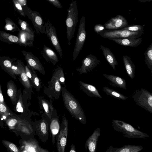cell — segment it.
Returning <instances> with one entry per match:
<instances>
[{
  "label": "cell",
  "mask_w": 152,
  "mask_h": 152,
  "mask_svg": "<svg viewBox=\"0 0 152 152\" xmlns=\"http://www.w3.org/2000/svg\"><path fill=\"white\" fill-rule=\"evenodd\" d=\"M0 103L5 104L4 100L1 85H0Z\"/></svg>",
  "instance_id": "f6af8a7d"
},
{
  "label": "cell",
  "mask_w": 152,
  "mask_h": 152,
  "mask_svg": "<svg viewBox=\"0 0 152 152\" xmlns=\"http://www.w3.org/2000/svg\"><path fill=\"white\" fill-rule=\"evenodd\" d=\"M12 2L18 12L23 17H25L26 15L24 13L23 8L17 0H13Z\"/></svg>",
  "instance_id": "ab89813d"
},
{
  "label": "cell",
  "mask_w": 152,
  "mask_h": 152,
  "mask_svg": "<svg viewBox=\"0 0 152 152\" xmlns=\"http://www.w3.org/2000/svg\"><path fill=\"white\" fill-rule=\"evenodd\" d=\"M143 148V147L141 145H127L118 148L111 145L105 152H139Z\"/></svg>",
  "instance_id": "ac0fdd59"
},
{
  "label": "cell",
  "mask_w": 152,
  "mask_h": 152,
  "mask_svg": "<svg viewBox=\"0 0 152 152\" xmlns=\"http://www.w3.org/2000/svg\"><path fill=\"white\" fill-rule=\"evenodd\" d=\"M112 126L114 130L121 133L126 137L145 139L150 137L146 133L137 129L130 124L122 121L113 120Z\"/></svg>",
  "instance_id": "3957f363"
},
{
  "label": "cell",
  "mask_w": 152,
  "mask_h": 152,
  "mask_svg": "<svg viewBox=\"0 0 152 152\" xmlns=\"http://www.w3.org/2000/svg\"><path fill=\"white\" fill-rule=\"evenodd\" d=\"M16 60V58H11L7 56L0 57V65L1 68L12 78L15 79H16V76L12 72V67Z\"/></svg>",
  "instance_id": "d6986e66"
},
{
  "label": "cell",
  "mask_w": 152,
  "mask_h": 152,
  "mask_svg": "<svg viewBox=\"0 0 152 152\" xmlns=\"http://www.w3.org/2000/svg\"><path fill=\"white\" fill-rule=\"evenodd\" d=\"M79 83L80 90L89 96L102 98L98 91L94 86L80 81H79Z\"/></svg>",
  "instance_id": "ffe728a7"
},
{
  "label": "cell",
  "mask_w": 152,
  "mask_h": 152,
  "mask_svg": "<svg viewBox=\"0 0 152 152\" xmlns=\"http://www.w3.org/2000/svg\"><path fill=\"white\" fill-rule=\"evenodd\" d=\"M36 135L43 142L45 143L48 140L49 135L48 124L46 120L42 119L33 128Z\"/></svg>",
  "instance_id": "9a60e30c"
},
{
  "label": "cell",
  "mask_w": 152,
  "mask_h": 152,
  "mask_svg": "<svg viewBox=\"0 0 152 152\" xmlns=\"http://www.w3.org/2000/svg\"><path fill=\"white\" fill-rule=\"evenodd\" d=\"M5 21L6 24L4 28L6 30L12 32H19L21 30L13 21L10 18H7L5 20Z\"/></svg>",
  "instance_id": "1f68e13d"
},
{
  "label": "cell",
  "mask_w": 152,
  "mask_h": 152,
  "mask_svg": "<svg viewBox=\"0 0 152 152\" xmlns=\"http://www.w3.org/2000/svg\"><path fill=\"white\" fill-rule=\"evenodd\" d=\"M140 2H145L151 1H152V0H139Z\"/></svg>",
  "instance_id": "681fc988"
},
{
  "label": "cell",
  "mask_w": 152,
  "mask_h": 152,
  "mask_svg": "<svg viewBox=\"0 0 152 152\" xmlns=\"http://www.w3.org/2000/svg\"><path fill=\"white\" fill-rule=\"evenodd\" d=\"M69 152H77L76 151L75 146L74 144H72L70 146Z\"/></svg>",
  "instance_id": "7dc6e473"
},
{
  "label": "cell",
  "mask_w": 152,
  "mask_h": 152,
  "mask_svg": "<svg viewBox=\"0 0 152 152\" xmlns=\"http://www.w3.org/2000/svg\"><path fill=\"white\" fill-rule=\"evenodd\" d=\"M103 75L110 81V84L112 86L125 90L126 89V83L124 79L112 75L104 74Z\"/></svg>",
  "instance_id": "603a6c76"
},
{
  "label": "cell",
  "mask_w": 152,
  "mask_h": 152,
  "mask_svg": "<svg viewBox=\"0 0 152 152\" xmlns=\"http://www.w3.org/2000/svg\"><path fill=\"white\" fill-rule=\"evenodd\" d=\"M9 111L5 104L0 103V115L1 117L5 115L8 117L9 114Z\"/></svg>",
  "instance_id": "60d3db41"
},
{
  "label": "cell",
  "mask_w": 152,
  "mask_h": 152,
  "mask_svg": "<svg viewBox=\"0 0 152 152\" xmlns=\"http://www.w3.org/2000/svg\"><path fill=\"white\" fill-rule=\"evenodd\" d=\"M49 3L52 4L55 7L58 8H61L62 7L60 2L58 0H46Z\"/></svg>",
  "instance_id": "ee69618b"
},
{
  "label": "cell",
  "mask_w": 152,
  "mask_h": 152,
  "mask_svg": "<svg viewBox=\"0 0 152 152\" xmlns=\"http://www.w3.org/2000/svg\"><path fill=\"white\" fill-rule=\"evenodd\" d=\"M43 57L48 62H50L53 65L58 61V59L56 53L50 48L44 45L42 51Z\"/></svg>",
  "instance_id": "cb8c5ba5"
},
{
  "label": "cell",
  "mask_w": 152,
  "mask_h": 152,
  "mask_svg": "<svg viewBox=\"0 0 152 152\" xmlns=\"http://www.w3.org/2000/svg\"><path fill=\"white\" fill-rule=\"evenodd\" d=\"M46 34L52 45L59 54L61 58L63 57L62 49L59 41L55 27L48 19L44 21Z\"/></svg>",
  "instance_id": "30bf717a"
},
{
  "label": "cell",
  "mask_w": 152,
  "mask_h": 152,
  "mask_svg": "<svg viewBox=\"0 0 152 152\" xmlns=\"http://www.w3.org/2000/svg\"><path fill=\"white\" fill-rule=\"evenodd\" d=\"M78 14L76 1L73 0L70 4L66 21L67 38L69 45H71V40L74 37V34L78 22Z\"/></svg>",
  "instance_id": "277c9868"
},
{
  "label": "cell",
  "mask_w": 152,
  "mask_h": 152,
  "mask_svg": "<svg viewBox=\"0 0 152 152\" xmlns=\"http://www.w3.org/2000/svg\"><path fill=\"white\" fill-rule=\"evenodd\" d=\"M19 120V119L15 118L9 117L7 118L5 122L9 129L12 130L17 125Z\"/></svg>",
  "instance_id": "8d00e7d4"
},
{
  "label": "cell",
  "mask_w": 152,
  "mask_h": 152,
  "mask_svg": "<svg viewBox=\"0 0 152 152\" xmlns=\"http://www.w3.org/2000/svg\"><path fill=\"white\" fill-rule=\"evenodd\" d=\"M128 26V22L124 16L118 15L111 18L104 25L106 29L108 30H118Z\"/></svg>",
  "instance_id": "5bb4252c"
},
{
  "label": "cell",
  "mask_w": 152,
  "mask_h": 152,
  "mask_svg": "<svg viewBox=\"0 0 152 152\" xmlns=\"http://www.w3.org/2000/svg\"><path fill=\"white\" fill-rule=\"evenodd\" d=\"M7 94L14 105L16 104L18 97V91L17 87L14 83L10 80L7 84Z\"/></svg>",
  "instance_id": "484cf974"
},
{
  "label": "cell",
  "mask_w": 152,
  "mask_h": 152,
  "mask_svg": "<svg viewBox=\"0 0 152 152\" xmlns=\"http://www.w3.org/2000/svg\"><path fill=\"white\" fill-rule=\"evenodd\" d=\"M85 16H83L80 21L73 52V60H75L78 56L84 45L86 37L85 30Z\"/></svg>",
  "instance_id": "ba28073f"
},
{
  "label": "cell",
  "mask_w": 152,
  "mask_h": 152,
  "mask_svg": "<svg viewBox=\"0 0 152 152\" xmlns=\"http://www.w3.org/2000/svg\"><path fill=\"white\" fill-rule=\"evenodd\" d=\"M0 40L9 44L15 43L21 46L18 37L3 31H0Z\"/></svg>",
  "instance_id": "83f0119b"
},
{
  "label": "cell",
  "mask_w": 152,
  "mask_h": 152,
  "mask_svg": "<svg viewBox=\"0 0 152 152\" xmlns=\"http://www.w3.org/2000/svg\"><path fill=\"white\" fill-rule=\"evenodd\" d=\"M65 79L62 68L58 67L56 69L53 75L48 87L44 89V92L49 96L59 98L61 92V84L64 85Z\"/></svg>",
  "instance_id": "7a4b0ae2"
},
{
  "label": "cell",
  "mask_w": 152,
  "mask_h": 152,
  "mask_svg": "<svg viewBox=\"0 0 152 152\" xmlns=\"http://www.w3.org/2000/svg\"><path fill=\"white\" fill-rule=\"evenodd\" d=\"M132 97L136 104L152 113V93L143 88L136 89Z\"/></svg>",
  "instance_id": "5b68a950"
},
{
  "label": "cell",
  "mask_w": 152,
  "mask_h": 152,
  "mask_svg": "<svg viewBox=\"0 0 152 152\" xmlns=\"http://www.w3.org/2000/svg\"><path fill=\"white\" fill-rule=\"evenodd\" d=\"M121 29L128 30L132 32L143 31H144L143 26L139 25L127 26Z\"/></svg>",
  "instance_id": "74e56055"
},
{
  "label": "cell",
  "mask_w": 152,
  "mask_h": 152,
  "mask_svg": "<svg viewBox=\"0 0 152 152\" xmlns=\"http://www.w3.org/2000/svg\"><path fill=\"white\" fill-rule=\"evenodd\" d=\"M18 23L22 30L34 36V32L29 24L26 21L18 18Z\"/></svg>",
  "instance_id": "e575fe53"
},
{
  "label": "cell",
  "mask_w": 152,
  "mask_h": 152,
  "mask_svg": "<svg viewBox=\"0 0 152 152\" xmlns=\"http://www.w3.org/2000/svg\"><path fill=\"white\" fill-rule=\"evenodd\" d=\"M51 121L50 129L52 136V143L54 145L56 136L60 131V126L58 119L54 118L52 119Z\"/></svg>",
  "instance_id": "f1b7e54d"
},
{
  "label": "cell",
  "mask_w": 152,
  "mask_h": 152,
  "mask_svg": "<svg viewBox=\"0 0 152 152\" xmlns=\"http://www.w3.org/2000/svg\"><path fill=\"white\" fill-rule=\"evenodd\" d=\"M94 29L95 31L98 34L106 30V29L104 26L102 24H97L95 25Z\"/></svg>",
  "instance_id": "b9f144b4"
},
{
  "label": "cell",
  "mask_w": 152,
  "mask_h": 152,
  "mask_svg": "<svg viewBox=\"0 0 152 152\" xmlns=\"http://www.w3.org/2000/svg\"><path fill=\"white\" fill-rule=\"evenodd\" d=\"M2 142L9 152H21L19 148L12 142L4 140Z\"/></svg>",
  "instance_id": "836d02e7"
},
{
  "label": "cell",
  "mask_w": 152,
  "mask_h": 152,
  "mask_svg": "<svg viewBox=\"0 0 152 152\" xmlns=\"http://www.w3.org/2000/svg\"><path fill=\"white\" fill-rule=\"evenodd\" d=\"M100 47L106 60L112 68L115 70V66L118 65V63L113 54L109 48L102 45H100Z\"/></svg>",
  "instance_id": "d4e9b609"
},
{
  "label": "cell",
  "mask_w": 152,
  "mask_h": 152,
  "mask_svg": "<svg viewBox=\"0 0 152 152\" xmlns=\"http://www.w3.org/2000/svg\"><path fill=\"white\" fill-rule=\"evenodd\" d=\"M17 1L22 7L27 5V1L26 0H17Z\"/></svg>",
  "instance_id": "bcb514c9"
},
{
  "label": "cell",
  "mask_w": 152,
  "mask_h": 152,
  "mask_svg": "<svg viewBox=\"0 0 152 152\" xmlns=\"http://www.w3.org/2000/svg\"><path fill=\"white\" fill-rule=\"evenodd\" d=\"M38 148L39 152H49L48 150L42 148L39 145Z\"/></svg>",
  "instance_id": "c3c4849f"
},
{
  "label": "cell",
  "mask_w": 152,
  "mask_h": 152,
  "mask_svg": "<svg viewBox=\"0 0 152 152\" xmlns=\"http://www.w3.org/2000/svg\"><path fill=\"white\" fill-rule=\"evenodd\" d=\"M99 127L95 129L86 140L85 147L86 152H96L97 142L100 134Z\"/></svg>",
  "instance_id": "2e32d148"
},
{
  "label": "cell",
  "mask_w": 152,
  "mask_h": 152,
  "mask_svg": "<svg viewBox=\"0 0 152 152\" xmlns=\"http://www.w3.org/2000/svg\"><path fill=\"white\" fill-rule=\"evenodd\" d=\"M62 95L64 106L73 118L85 125L86 119L85 113L80 104L65 87H62Z\"/></svg>",
  "instance_id": "6da1fadb"
},
{
  "label": "cell",
  "mask_w": 152,
  "mask_h": 152,
  "mask_svg": "<svg viewBox=\"0 0 152 152\" xmlns=\"http://www.w3.org/2000/svg\"><path fill=\"white\" fill-rule=\"evenodd\" d=\"M123 60L128 75L131 79H133L135 77V65L127 56H123Z\"/></svg>",
  "instance_id": "4316f807"
},
{
  "label": "cell",
  "mask_w": 152,
  "mask_h": 152,
  "mask_svg": "<svg viewBox=\"0 0 152 152\" xmlns=\"http://www.w3.org/2000/svg\"><path fill=\"white\" fill-rule=\"evenodd\" d=\"M18 99L16 104V110L17 112L19 113H23V111L24 106L21 94L18 96Z\"/></svg>",
  "instance_id": "f35d334b"
},
{
  "label": "cell",
  "mask_w": 152,
  "mask_h": 152,
  "mask_svg": "<svg viewBox=\"0 0 152 152\" xmlns=\"http://www.w3.org/2000/svg\"><path fill=\"white\" fill-rule=\"evenodd\" d=\"M100 62V60L96 56L90 54L83 59L81 66L77 68L76 70L80 74H86L91 72Z\"/></svg>",
  "instance_id": "8fae6325"
},
{
  "label": "cell",
  "mask_w": 152,
  "mask_h": 152,
  "mask_svg": "<svg viewBox=\"0 0 152 152\" xmlns=\"http://www.w3.org/2000/svg\"><path fill=\"white\" fill-rule=\"evenodd\" d=\"M30 68L31 72L33 79L32 86L36 88L37 91H39L40 90L41 87L39 79L35 70L31 67Z\"/></svg>",
  "instance_id": "d590c367"
},
{
  "label": "cell",
  "mask_w": 152,
  "mask_h": 152,
  "mask_svg": "<svg viewBox=\"0 0 152 152\" xmlns=\"http://www.w3.org/2000/svg\"><path fill=\"white\" fill-rule=\"evenodd\" d=\"M103 90L107 95L119 99L125 100L128 98L126 96L107 86L103 87Z\"/></svg>",
  "instance_id": "4dcf8cb0"
},
{
  "label": "cell",
  "mask_w": 152,
  "mask_h": 152,
  "mask_svg": "<svg viewBox=\"0 0 152 152\" xmlns=\"http://www.w3.org/2000/svg\"><path fill=\"white\" fill-rule=\"evenodd\" d=\"M22 53L28 66L34 70L38 71L42 74L45 75L44 69L37 57L30 52L23 50Z\"/></svg>",
  "instance_id": "4fadbf2b"
},
{
  "label": "cell",
  "mask_w": 152,
  "mask_h": 152,
  "mask_svg": "<svg viewBox=\"0 0 152 152\" xmlns=\"http://www.w3.org/2000/svg\"><path fill=\"white\" fill-rule=\"evenodd\" d=\"M34 136L22 137L20 140L19 148L21 152H39L38 142Z\"/></svg>",
  "instance_id": "7c38bea8"
},
{
  "label": "cell",
  "mask_w": 152,
  "mask_h": 152,
  "mask_svg": "<svg viewBox=\"0 0 152 152\" xmlns=\"http://www.w3.org/2000/svg\"><path fill=\"white\" fill-rule=\"evenodd\" d=\"M68 132V120L64 114L60 126V131L56 136L58 152H65Z\"/></svg>",
  "instance_id": "9c48e42d"
},
{
  "label": "cell",
  "mask_w": 152,
  "mask_h": 152,
  "mask_svg": "<svg viewBox=\"0 0 152 152\" xmlns=\"http://www.w3.org/2000/svg\"><path fill=\"white\" fill-rule=\"evenodd\" d=\"M19 70V77L20 81L26 89H32V85L28 77L26 75L25 66L23 63L20 60H17L16 61Z\"/></svg>",
  "instance_id": "e0dca14e"
},
{
  "label": "cell",
  "mask_w": 152,
  "mask_h": 152,
  "mask_svg": "<svg viewBox=\"0 0 152 152\" xmlns=\"http://www.w3.org/2000/svg\"><path fill=\"white\" fill-rule=\"evenodd\" d=\"M144 55L145 63L150 70L152 76V42L145 51Z\"/></svg>",
  "instance_id": "f546056e"
},
{
  "label": "cell",
  "mask_w": 152,
  "mask_h": 152,
  "mask_svg": "<svg viewBox=\"0 0 152 152\" xmlns=\"http://www.w3.org/2000/svg\"><path fill=\"white\" fill-rule=\"evenodd\" d=\"M21 46L34 47L33 42L34 36L31 35L29 33L23 31L21 29L19 32L18 34Z\"/></svg>",
  "instance_id": "44dd1931"
},
{
  "label": "cell",
  "mask_w": 152,
  "mask_h": 152,
  "mask_svg": "<svg viewBox=\"0 0 152 152\" xmlns=\"http://www.w3.org/2000/svg\"><path fill=\"white\" fill-rule=\"evenodd\" d=\"M108 39L114 41L116 43L121 45L134 47L139 46L141 43L142 38H139L136 39L130 38H109Z\"/></svg>",
  "instance_id": "7402d4cb"
},
{
  "label": "cell",
  "mask_w": 152,
  "mask_h": 152,
  "mask_svg": "<svg viewBox=\"0 0 152 152\" xmlns=\"http://www.w3.org/2000/svg\"><path fill=\"white\" fill-rule=\"evenodd\" d=\"M22 7L26 15L31 21L36 33L46 34L44 21L39 12L32 11L27 5Z\"/></svg>",
  "instance_id": "52a82bcc"
},
{
  "label": "cell",
  "mask_w": 152,
  "mask_h": 152,
  "mask_svg": "<svg viewBox=\"0 0 152 152\" xmlns=\"http://www.w3.org/2000/svg\"><path fill=\"white\" fill-rule=\"evenodd\" d=\"M41 103L46 115L48 118L51 120L52 119V112L53 110V108L51 104L49 103L45 99H42L41 100Z\"/></svg>",
  "instance_id": "d6a6232c"
},
{
  "label": "cell",
  "mask_w": 152,
  "mask_h": 152,
  "mask_svg": "<svg viewBox=\"0 0 152 152\" xmlns=\"http://www.w3.org/2000/svg\"><path fill=\"white\" fill-rule=\"evenodd\" d=\"M143 31L132 32L126 30L118 29L105 30L98 34L101 37L108 39L109 38H130L136 39L143 33Z\"/></svg>",
  "instance_id": "8992f818"
},
{
  "label": "cell",
  "mask_w": 152,
  "mask_h": 152,
  "mask_svg": "<svg viewBox=\"0 0 152 152\" xmlns=\"http://www.w3.org/2000/svg\"><path fill=\"white\" fill-rule=\"evenodd\" d=\"M25 69L27 76L31 82L32 85L33 79L31 72L30 67L27 65L25 66Z\"/></svg>",
  "instance_id": "7bdbcfd3"
}]
</instances>
